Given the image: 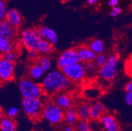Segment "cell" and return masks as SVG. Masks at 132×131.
<instances>
[{
    "label": "cell",
    "instance_id": "6da1fadb",
    "mask_svg": "<svg viewBox=\"0 0 132 131\" xmlns=\"http://www.w3.org/2000/svg\"><path fill=\"white\" fill-rule=\"evenodd\" d=\"M41 85L45 94L55 96L70 88L71 82L62 70L58 69L47 72L42 79Z\"/></svg>",
    "mask_w": 132,
    "mask_h": 131
},
{
    "label": "cell",
    "instance_id": "7a4b0ae2",
    "mask_svg": "<svg viewBox=\"0 0 132 131\" xmlns=\"http://www.w3.org/2000/svg\"><path fill=\"white\" fill-rule=\"evenodd\" d=\"M19 86L23 98H41L44 94L41 84L29 77H25L20 79Z\"/></svg>",
    "mask_w": 132,
    "mask_h": 131
},
{
    "label": "cell",
    "instance_id": "3957f363",
    "mask_svg": "<svg viewBox=\"0 0 132 131\" xmlns=\"http://www.w3.org/2000/svg\"><path fill=\"white\" fill-rule=\"evenodd\" d=\"M119 56L117 54H110L106 57L105 64L99 68V76L101 79L107 81H112L116 77L118 72Z\"/></svg>",
    "mask_w": 132,
    "mask_h": 131
},
{
    "label": "cell",
    "instance_id": "277c9868",
    "mask_svg": "<svg viewBox=\"0 0 132 131\" xmlns=\"http://www.w3.org/2000/svg\"><path fill=\"white\" fill-rule=\"evenodd\" d=\"M44 104L41 98H23L22 107L24 112L32 121H37L43 117Z\"/></svg>",
    "mask_w": 132,
    "mask_h": 131
},
{
    "label": "cell",
    "instance_id": "5b68a950",
    "mask_svg": "<svg viewBox=\"0 0 132 131\" xmlns=\"http://www.w3.org/2000/svg\"><path fill=\"white\" fill-rule=\"evenodd\" d=\"M64 110L53 102H49L44 104L43 117L53 125L60 124L64 121Z\"/></svg>",
    "mask_w": 132,
    "mask_h": 131
},
{
    "label": "cell",
    "instance_id": "8992f818",
    "mask_svg": "<svg viewBox=\"0 0 132 131\" xmlns=\"http://www.w3.org/2000/svg\"><path fill=\"white\" fill-rule=\"evenodd\" d=\"M20 39L24 47L28 51L36 50L39 42L42 40V37L39 29L30 28L24 30L20 33Z\"/></svg>",
    "mask_w": 132,
    "mask_h": 131
},
{
    "label": "cell",
    "instance_id": "52a82bcc",
    "mask_svg": "<svg viewBox=\"0 0 132 131\" xmlns=\"http://www.w3.org/2000/svg\"><path fill=\"white\" fill-rule=\"evenodd\" d=\"M80 62L77 49L70 48L60 54L57 60V68L60 70L74 64Z\"/></svg>",
    "mask_w": 132,
    "mask_h": 131
},
{
    "label": "cell",
    "instance_id": "ba28073f",
    "mask_svg": "<svg viewBox=\"0 0 132 131\" xmlns=\"http://www.w3.org/2000/svg\"><path fill=\"white\" fill-rule=\"evenodd\" d=\"M62 72L70 81L78 82L83 80L86 75L84 64L81 62L66 67Z\"/></svg>",
    "mask_w": 132,
    "mask_h": 131
},
{
    "label": "cell",
    "instance_id": "9c48e42d",
    "mask_svg": "<svg viewBox=\"0 0 132 131\" xmlns=\"http://www.w3.org/2000/svg\"><path fill=\"white\" fill-rule=\"evenodd\" d=\"M15 63L2 58L0 60V79L2 82H7L14 79Z\"/></svg>",
    "mask_w": 132,
    "mask_h": 131
},
{
    "label": "cell",
    "instance_id": "30bf717a",
    "mask_svg": "<svg viewBox=\"0 0 132 131\" xmlns=\"http://www.w3.org/2000/svg\"><path fill=\"white\" fill-rule=\"evenodd\" d=\"M17 35L16 29L11 26L6 20L0 22V37L13 41Z\"/></svg>",
    "mask_w": 132,
    "mask_h": 131
},
{
    "label": "cell",
    "instance_id": "8fae6325",
    "mask_svg": "<svg viewBox=\"0 0 132 131\" xmlns=\"http://www.w3.org/2000/svg\"><path fill=\"white\" fill-rule=\"evenodd\" d=\"M80 62L86 63L87 62L95 61L97 55L94 53L89 46L81 45L77 49Z\"/></svg>",
    "mask_w": 132,
    "mask_h": 131
},
{
    "label": "cell",
    "instance_id": "7c38bea8",
    "mask_svg": "<svg viewBox=\"0 0 132 131\" xmlns=\"http://www.w3.org/2000/svg\"><path fill=\"white\" fill-rule=\"evenodd\" d=\"M101 122L106 131H119V126L116 118L110 114L105 113L102 116Z\"/></svg>",
    "mask_w": 132,
    "mask_h": 131
},
{
    "label": "cell",
    "instance_id": "4fadbf2b",
    "mask_svg": "<svg viewBox=\"0 0 132 131\" xmlns=\"http://www.w3.org/2000/svg\"><path fill=\"white\" fill-rule=\"evenodd\" d=\"M38 29L42 39L50 42L53 45L57 44L58 42V36L52 28L46 26H42Z\"/></svg>",
    "mask_w": 132,
    "mask_h": 131
},
{
    "label": "cell",
    "instance_id": "5bb4252c",
    "mask_svg": "<svg viewBox=\"0 0 132 131\" xmlns=\"http://www.w3.org/2000/svg\"><path fill=\"white\" fill-rule=\"evenodd\" d=\"M53 102L64 111L72 108V105L71 97L68 94L63 93V92L55 95Z\"/></svg>",
    "mask_w": 132,
    "mask_h": 131
},
{
    "label": "cell",
    "instance_id": "9a60e30c",
    "mask_svg": "<svg viewBox=\"0 0 132 131\" xmlns=\"http://www.w3.org/2000/svg\"><path fill=\"white\" fill-rule=\"evenodd\" d=\"M45 73V71L41 68L40 66L37 62L32 64L28 69V77L34 81H38L44 79Z\"/></svg>",
    "mask_w": 132,
    "mask_h": 131
},
{
    "label": "cell",
    "instance_id": "2e32d148",
    "mask_svg": "<svg viewBox=\"0 0 132 131\" xmlns=\"http://www.w3.org/2000/svg\"><path fill=\"white\" fill-rule=\"evenodd\" d=\"M5 20L15 28H18L21 26L22 19L20 13L16 9H10L8 10Z\"/></svg>",
    "mask_w": 132,
    "mask_h": 131
},
{
    "label": "cell",
    "instance_id": "e0dca14e",
    "mask_svg": "<svg viewBox=\"0 0 132 131\" xmlns=\"http://www.w3.org/2000/svg\"><path fill=\"white\" fill-rule=\"evenodd\" d=\"M79 119L89 121L91 117V106L86 103H81L79 104L76 109Z\"/></svg>",
    "mask_w": 132,
    "mask_h": 131
},
{
    "label": "cell",
    "instance_id": "ac0fdd59",
    "mask_svg": "<svg viewBox=\"0 0 132 131\" xmlns=\"http://www.w3.org/2000/svg\"><path fill=\"white\" fill-rule=\"evenodd\" d=\"M0 128L1 131H16V123L14 119L4 115L1 118Z\"/></svg>",
    "mask_w": 132,
    "mask_h": 131
},
{
    "label": "cell",
    "instance_id": "d6986e66",
    "mask_svg": "<svg viewBox=\"0 0 132 131\" xmlns=\"http://www.w3.org/2000/svg\"><path fill=\"white\" fill-rule=\"evenodd\" d=\"M53 45L50 42L42 39L38 43L36 51L42 56H48L53 52Z\"/></svg>",
    "mask_w": 132,
    "mask_h": 131
},
{
    "label": "cell",
    "instance_id": "ffe728a7",
    "mask_svg": "<svg viewBox=\"0 0 132 131\" xmlns=\"http://www.w3.org/2000/svg\"><path fill=\"white\" fill-rule=\"evenodd\" d=\"M79 118L78 116L77 112L76 109L73 108H70L64 111V121L66 123L67 125H75L78 121Z\"/></svg>",
    "mask_w": 132,
    "mask_h": 131
},
{
    "label": "cell",
    "instance_id": "44dd1931",
    "mask_svg": "<svg viewBox=\"0 0 132 131\" xmlns=\"http://www.w3.org/2000/svg\"><path fill=\"white\" fill-rule=\"evenodd\" d=\"M13 41L7 38L0 37V52L2 55L13 50Z\"/></svg>",
    "mask_w": 132,
    "mask_h": 131
},
{
    "label": "cell",
    "instance_id": "7402d4cb",
    "mask_svg": "<svg viewBox=\"0 0 132 131\" xmlns=\"http://www.w3.org/2000/svg\"><path fill=\"white\" fill-rule=\"evenodd\" d=\"M88 46L97 55L103 54L104 50H105L104 43H103V41L100 39H95L92 40L90 42Z\"/></svg>",
    "mask_w": 132,
    "mask_h": 131
},
{
    "label": "cell",
    "instance_id": "603a6c76",
    "mask_svg": "<svg viewBox=\"0 0 132 131\" xmlns=\"http://www.w3.org/2000/svg\"><path fill=\"white\" fill-rule=\"evenodd\" d=\"M37 63L45 71V72H49L52 67V61H51V58L48 56H39L37 60Z\"/></svg>",
    "mask_w": 132,
    "mask_h": 131
},
{
    "label": "cell",
    "instance_id": "cb8c5ba5",
    "mask_svg": "<svg viewBox=\"0 0 132 131\" xmlns=\"http://www.w3.org/2000/svg\"><path fill=\"white\" fill-rule=\"evenodd\" d=\"M103 115V114L97 108L95 104H93L91 105V117H92V119L94 120V121L101 120Z\"/></svg>",
    "mask_w": 132,
    "mask_h": 131
},
{
    "label": "cell",
    "instance_id": "d4e9b609",
    "mask_svg": "<svg viewBox=\"0 0 132 131\" xmlns=\"http://www.w3.org/2000/svg\"><path fill=\"white\" fill-rule=\"evenodd\" d=\"M89 129V125L88 121L79 119L76 123L77 131H87Z\"/></svg>",
    "mask_w": 132,
    "mask_h": 131
},
{
    "label": "cell",
    "instance_id": "484cf974",
    "mask_svg": "<svg viewBox=\"0 0 132 131\" xmlns=\"http://www.w3.org/2000/svg\"><path fill=\"white\" fill-rule=\"evenodd\" d=\"M2 58L9 62L15 63L18 58V53L15 50H13L11 52L2 55Z\"/></svg>",
    "mask_w": 132,
    "mask_h": 131
},
{
    "label": "cell",
    "instance_id": "4316f807",
    "mask_svg": "<svg viewBox=\"0 0 132 131\" xmlns=\"http://www.w3.org/2000/svg\"><path fill=\"white\" fill-rule=\"evenodd\" d=\"M7 12L8 10L5 2L3 0H0V20H5Z\"/></svg>",
    "mask_w": 132,
    "mask_h": 131
},
{
    "label": "cell",
    "instance_id": "83f0119b",
    "mask_svg": "<svg viewBox=\"0 0 132 131\" xmlns=\"http://www.w3.org/2000/svg\"><path fill=\"white\" fill-rule=\"evenodd\" d=\"M106 60V57L105 56V55L101 54V55H97L95 60L94 61L96 67H97V68H101V67L104 64H105Z\"/></svg>",
    "mask_w": 132,
    "mask_h": 131
},
{
    "label": "cell",
    "instance_id": "f1b7e54d",
    "mask_svg": "<svg viewBox=\"0 0 132 131\" xmlns=\"http://www.w3.org/2000/svg\"><path fill=\"white\" fill-rule=\"evenodd\" d=\"M19 109L15 106H12L8 109L7 111V115L9 117L13 119H15L19 114Z\"/></svg>",
    "mask_w": 132,
    "mask_h": 131
},
{
    "label": "cell",
    "instance_id": "f546056e",
    "mask_svg": "<svg viewBox=\"0 0 132 131\" xmlns=\"http://www.w3.org/2000/svg\"><path fill=\"white\" fill-rule=\"evenodd\" d=\"M84 64V68H85V71H86V74H89L91 72H93L95 69V68H97L95 66V64L94 61H92V62H86Z\"/></svg>",
    "mask_w": 132,
    "mask_h": 131
},
{
    "label": "cell",
    "instance_id": "4dcf8cb0",
    "mask_svg": "<svg viewBox=\"0 0 132 131\" xmlns=\"http://www.w3.org/2000/svg\"><path fill=\"white\" fill-rule=\"evenodd\" d=\"M39 53L36 50H30L28 53V59L32 61H37L39 58Z\"/></svg>",
    "mask_w": 132,
    "mask_h": 131
},
{
    "label": "cell",
    "instance_id": "1f68e13d",
    "mask_svg": "<svg viewBox=\"0 0 132 131\" xmlns=\"http://www.w3.org/2000/svg\"><path fill=\"white\" fill-rule=\"evenodd\" d=\"M124 100L128 105L132 106V92H126V93Z\"/></svg>",
    "mask_w": 132,
    "mask_h": 131
},
{
    "label": "cell",
    "instance_id": "d6a6232c",
    "mask_svg": "<svg viewBox=\"0 0 132 131\" xmlns=\"http://www.w3.org/2000/svg\"><path fill=\"white\" fill-rule=\"evenodd\" d=\"M125 91L126 92H132V80L127 83L126 85H125Z\"/></svg>",
    "mask_w": 132,
    "mask_h": 131
},
{
    "label": "cell",
    "instance_id": "836d02e7",
    "mask_svg": "<svg viewBox=\"0 0 132 131\" xmlns=\"http://www.w3.org/2000/svg\"><path fill=\"white\" fill-rule=\"evenodd\" d=\"M119 2V0H109L108 2V5L111 7H114L117 6L118 3Z\"/></svg>",
    "mask_w": 132,
    "mask_h": 131
},
{
    "label": "cell",
    "instance_id": "e575fe53",
    "mask_svg": "<svg viewBox=\"0 0 132 131\" xmlns=\"http://www.w3.org/2000/svg\"><path fill=\"white\" fill-rule=\"evenodd\" d=\"M112 11L113 12H114V13H116L117 15H118V14H120L122 13V9H121L120 7H118V6H116V7H113Z\"/></svg>",
    "mask_w": 132,
    "mask_h": 131
},
{
    "label": "cell",
    "instance_id": "d590c367",
    "mask_svg": "<svg viewBox=\"0 0 132 131\" xmlns=\"http://www.w3.org/2000/svg\"><path fill=\"white\" fill-rule=\"evenodd\" d=\"M62 131H76V130L72 126L67 125L64 128H63Z\"/></svg>",
    "mask_w": 132,
    "mask_h": 131
},
{
    "label": "cell",
    "instance_id": "8d00e7d4",
    "mask_svg": "<svg viewBox=\"0 0 132 131\" xmlns=\"http://www.w3.org/2000/svg\"><path fill=\"white\" fill-rule=\"evenodd\" d=\"M97 1H99V0H87V3H88L89 5H94Z\"/></svg>",
    "mask_w": 132,
    "mask_h": 131
},
{
    "label": "cell",
    "instance_id": "74e56055",
    "mask_svg": "<svg viewBox=\"0 0 132 131\" xmlns=\"http://www.w3.org/2000/svg\"><path fill=\"white\" fill-rule=\"evenodd\" d=\"M129 67L131 66V68H129V71H130V72H131V75H132V58H129Z\"/></svg>",
    "mask_w": 132,
    "mask_h": 131
},
{
    "label": "cell",
    "instance_id": "f35d334b",
    "mask_svg": "<svg viewBox=\"0 0 132 131\" xmlns=\"http://www.w3.org/2000/svg\"><path fill=\"white\" fill-rule=\"evenodd\" d=\"M110 16H112V17H116V16H118L117 14H116V13H114V12L112 11L110 13Z\"/></svg>",
    "mask_w": 132,
    "mask_h": 131
},
{
    "label": "cell",
    "instance_id": "ab89813d",
    "mask_svg": "<svg viewBox=\"0 0 132 131\" xmlns=\"http://www.w3.org/2000/svg\"><path fill=\"white\" fill-rule=\"evenodd\" d=\"M87 131H96V130H93V129H92V128H89V129Z\"/></svg>",
    "mask_w": 132,
    "mask_h": 131
},
{
    "label": "cell",
    "instance_id": "60d3db41",
    "mask_svg": "<svg viewBox=\"0 0 132 131\" xmlns=\"http://www.w3.org/2000/svg\"><path fill=\"white\" fill-rule=\"evenodd\" d=\"M103 131H106V130H103Z\"/></svg>",
    "mask_w": 132,
    "mask_h": 131
}]
</instances>
